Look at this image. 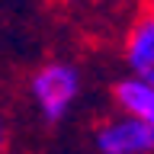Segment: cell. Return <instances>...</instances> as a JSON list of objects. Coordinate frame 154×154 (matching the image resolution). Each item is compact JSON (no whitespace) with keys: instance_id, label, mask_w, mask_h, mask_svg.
<instances>
[{"instance_id":"1","label":"cell","mask_w":154,"mask_h":154,"mask_svg":"<svg viewBox=\"0 0 154 154\" xmlns=\"http://www.w3.org/2000/svg\"><path fill=\"white\" fill-rule=\"evenodd\" d=\"M26 93L38 122L48 128L64 125L84 96V71L67 58H48L29 74Z\"/></svg>"},{"instance_id":"2","label":"cell","mask_w":154,"mask_h":154,"mask_svg":"<svg viewBox=\"0 0 154 154\" xmlns=\"http://www.w3.org/2000/svg\"><path fill=\"white\" fill-rule=\"evenodd\" d=\"M90 144L100 154H154V132L132 112L112 106V112L90 128Z\"/></svg>"},{"instance_id":"3","label":"cell","mask_w":154,"mask_h":154,"mask_svg":"<svg viewBox=\"0 0 154 154\" xmlns=\"http://www.w3.org/2000/svg\"><path fill=\"white\" fill-rule=\"evenodd\" d=\"M119 55H122L125 74L154 84V0H148L132 16V23L122 35V51Z\"/></svg>"},{"instance_id":"4","label":"cell","mask_w":154,"mask_h":154,"mask_svg":"<svg viewBox=\"0 0 154 154\" xmlns=\"http://www.w3.org/2000/svg\"><path fill=\"white\" fill-rule=\"evenodd\" d=\"M109 96H112L116 109L132 112L135 119H141V122L154 132V84H148L141 77H132V74H122V77L112 80Z\"/></svg>"},{"instance_id":"5","label":"cell","mask_w":154,"mask_h":154,"mask_svg":"<svg viewBox=\"0 0 154 154\" xmlns=\"http://www.w3.org/2000/svg\"><path fill=\"white\" fill-rule=\"evenodd\" d=\"M10 148V128H7V119L0 116V154Z\"/></svg>"}]
</instances>
